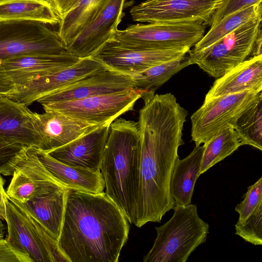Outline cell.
Returning a JSON list of instances; mask_svg holds the SVG:
<instances>
[{
    "label": "cell",
    "mask_w": 262,
    "mask_h": 262,
    "mask_svg": "<svg viewBox=\"0 0 262 262\" xmlns=\"http://www.w3.org/2000/svg\"><path fill=\"white\" fill-rule=\"evenodd\" d=\"M206 27L203 23L194 21L136 24L118 29L113 39L144 48H191L203 37Z\"/></svg>",
    "instance_id": "8"
},
{
    "label": "cell",
    "mask_w": 262,
    "mask_h": 262,
    "mask_svg": "<svg viewBox=\"0 0 262 262\" xmlns=\"http://www.w3.org/2000/svg\"><path fill=\"white\" fill-rule=\"evenodd\" d=\"M262 31L258 33L253 44L252 52L250 57H255L262 55ZM249 57V58H250Z\"/></svg>",
    "instance_id": "39"
},
{
    "label": "cell",
    "mask_w": 262,
    "mask_h": 262,
    "mask_svg": "<svg viewBox=\"0 0 262 262\" xmlns=\"http://www.w3.org/2000/svg\"><path fill=\"white\" fill-rule=\"evenodd\" d=\"M5 226L0 220V238H3L5 233Z\"/></svg>",
    "instance_id": "40"
},
{
    "label": "cell",
    "mask_w": 262,
    "mask_h": 262,
    "mask_svg": "<svg viewBox=\"0 0 262 262\" xmlns=\"http://www.w3.org/2000/svg\"><path fill=\"white\" fill-rule=\"evenodd\" d=\"M66 50L57 32L34 21H0V62L28 54H57Z\"/></svg>",
    "instance_id": "9"
},
{
    "label": "cell",
    "mask_w": 262,
    "mask_h": 262,
    "mask_svg": "<svg viewBox=\"0 0 262 262\" xmlns=\"http://www.w3.org/2000/svg\"><path fill=\"white\" fill-rule=\"evenodd\" d=\"M79 59L65 50L57 54L19 55L3 60L0 64L16 87L71 67Z\"/></svg>",
    "instance_id": "18"
},
{
    "label": "cell",
    "mask_w": 262,
    "mask_h": 262,
    "mask_svg": "<svg viewBox=\"0 0 262 262\" xmlns=\"http://www.w3.org/2000/svg\"><path fill=\"white\" fill-rule=\"evenodd\" d=\"M261 0H223L210 19L209 26L216 24L226 16Z\"/></svg>",
    "instance_id": "34"
},
{
    "label": "cell",
    "mask_w": 262,
    "mask_h": 262,
    "mask_svg": "<svg viewBox=\"0 0 262 262\" xmlns=\"http://www.w3.org/2000/svg\"><path fill=\"white\" fill-rule=\"evenodd\" d=\"M4 183L5 181L0 173V219L5 221L6 219L5 201L7 195L4 188Z\"/></svg>",
    "instance_id": "38"
},
{
    "label": "cell",
    "mask_w": 262,
    "mask_h": 262,
    "mask_svg": "<svg viewBox=\"0 0 262 262\" xmlns=\"http://www.w3.org/2000/svg\"><path fill=\"white\" fill-rule=\"evenodd\" d=\"M48 152L64 146L89 131L106 123H92L71 117L60 112L46 110L34 112Z\"/></svg>",
    "instance_id": "20"
},
{
    "label": "cell",
    "mask_w": 262,
    "mask_h": 262,
    "mask_svg": "<svg viewBox=\"0 0 262 262\" xmlns=\"http://www.w3.org/2000/svg\"><path fill=\"white\" fill-rule=\"evenodd\" d=\"M262 16V0L236 11L210 27V30L194 46L191 51H201L230 33L239 26Z\"/></svg>",
    "instance_id": "28"
},
{
    "label": "cell",
    "mask_w": 262,
    "mask_h": 262,
    "mask_svg": "<svg viewBox=\"0 0 262 262\" xmlns=\"http://www.w3.org/2000/svg\"><path fill=\"white\" fill-rule=\"evenodd\" d=\"M105 68L93 57L80 59L74 65L16 86L6 96L28 106Z\"/></svg>",
    "instance_id": "13"
},
{
    "label": "cell",
    "mask_w": 262,
    "mask_h": 262,
    "mask_svg": "<svg viewBox=\"0 0 262 262\" xmlns=\"http://www.w3.org/2000/svg\"><path fill=\"white\" fill-rule=\"evenodd\" d=\"M235 234L254 245H262V202L242 225H235Z\"/></svg>",
    "instance_id": "31"
},
{
    "label": "cell",
    "mask_w": 262,
    "mask_h": 262,
    "mask_svg": "<svg viewBox=\"0 0 262 262\" xmlns=\"http://www.w3.org/2000/svg\"><path fill=\"white\" fill-rule=\"evenodd\" d=\"M25 20L58 25L60 19L48 0L0 1V21Z\"/></svg>",
    "instance_id": "26"
},
{
    "label": "cell",
    "mask_w": 262,
    "mask_h": 262,
    "mask_svg": "<svg viewBox=\"0 0 262 262\" xmlns=\"http://www.w3.org/2000/svg\"><path fill=\"white\" fill-rule=\"evenodd\" d=\"M234 128L243 145L262 150V97L242 114Z\"/></svg>",
    "instance_id": "30"
},
{
    "label": "cell",
    "mask_w": 262,
    "mask_h": 262,
    "mask_svg": "<svg viewBox=\"0 0 262 262\" xmlns=\"http://www.w3.org/2000/svg\"><path fill=\"white\" fill-rule=\"evenodd\" d=\"M261 97L262 91L248 90L204 101L190 117L191 136L195 145L230 126L234 127L242 114Z\"/></svg>",
    "instance_id": "7"
},
{
    "label": "cell",
    "mask_w": 262,
    "mask_h": 262,
    "mask_svg": "<svg viewBox=\"0 0 262 262\" xmlns=\"http://www.w3.org/2000/svg\"><path fill=\"white\" fill-rule=\"evenodd\" d=\"M125 0H111L66 47L79 59L94 56L113 39L124 15Z\"/></svg>",
    "instance_id": "14"
},
{
    "label": "cell",
    "mask_w": 262,
    "mask_h": 262,
    "mask_svg": "<svg viewBox=\"0 0 262 262\" xmlns=\"http://www.w3.org/2000/svg\"><path fill=\"white\" fill-rule=\"evenodd\" d=\"M140 155L138 122L115 119L110 125L100 170L104 192L133 224L139 195Z\"/></svg>",
    "instance_id": "3"
},
{
    "label": "cell",
    "mask_w": 262,
    "mask_h": 262,
    "mask_svg": "<svg viewBox=\"0 0 262 262\" xmlns=\"http://www.w3.org/2000/svg\"><path fill=\"white\" fill-rule=\"evenodd\" d=\"M12 176L6 192L8 198L16 204H23L60 183L42 165L33 147L24 151Z\"/></svg>",
    "instance_id": "15"
},
{
    "label": "cell",
    "mask_w": 262,
    "mask_h": 262,
    "mask_svg": "<svg viewBox=\"0 0 262 262\" xmlns=\"http://www.w3.org/2000/svg\"><path fill=\"white\" fill-rule=\"evenodd\" d=\"M8 241L33 262H69L46 229L8 197L5 201Z\"/></svg>",
    "instance_id": "6"
},
{
    "label": "cell",
    "mask_w": 262,
    "mask_h": 262,
    "mask_svg": "<svg viewBox=\"0 0 262 262\" xmlns=\"http://www.w3.org/2000/svg\"><path fill=\"white\" fill-rule=\"evenodd\" d=\"M141 95L134 89L81 99L42 104L45 111L60 112L71 117L92 123H111L126 112L134 110Z\"/></svg>",
    "instance_id": "10"
},
{
    "label": "cell",
    "mask_w": 262,
    "mask_h": 262,
    "mask_svg": "<svg viewBox=\"0 0 262 262\" xmlns=\"http://www.w3.org/2000/svg\"><path fill=\"white\" fill-rule=\"evenodd\" d=\"M69 189L58 183L23 204H15L36 219L58 241L63 223Z\"/></svg>",
    "instance_id": "21"
},
{
    "label": "cell",
    "mask_w": 262,
    "mask_h": 262,
    "mask_svg": "<svg viewBox=\"0 0 262 262\" xmlns=\"http://www.w3.org/2000/svg\"><path fill=\"white\" fill-rule=\"evenodd\" d=\"M128 222L105 192L69 188L58 246L69 262H117L128 239Z\"/></svg>",
    "instance_id": "2"
},
{
    "label": "cell",
    "mask_w": 262,
    "mask_h": 262,
    "mask_svg": "<svg viewBox=\"0 0 262 262\" xmlns=\"http://www.w3.org/2000/svg\"><path fill=\"white\" fill-rule=\"evenodd\" d=\"M78 0H48L60 20L74 6Z\"/></svg>",
    "instance_id": "36"
},
{
    "label": "cell",
    "mask_w": 262,
    "mask_h": 262,
    "mask_svg": "<svg viewBox=\"0 0 262 262\" xmlns=\"http://www.w3.org/2000/svg\"><path fill=\"white\" fill-rule=\"evenodd\" d=\"M130 78L106 68L100 70L62 89L44 96L37 102L48 103L72 101L134 89Z\"/></svg>",
    "instance_id": "16"
},
{
    "label": "cell",
    "mask_w": 262,
    "mask_h": 262,
    "mask_svg": "<svg viewBox=\"0 0 262 262\" xmlns=\"http://www.w3.org/2000/svg\"><path fill=\"white\" fill-rule=\"evenodd\" d=\"M111 0H78L60 20L57 31L65 48Z\"/></svg>",
    "instance_id": "27"
},
{
    "label": "cell",
    "mask_w": 262,
    "mask_h": 262,
    "mask_svg": "<svg viewBox=\"0 0 262 262\" xmlns=\"http://www.w3.org/2000/svg\"><path fill=\"white\" fill-rule=\"evenodd\" d=\"M243 145L232 126H230L213 136L203 144L200 176L222 161Z\"/></svg>",
    "instance_id": "29"
},
{
    "label": "cell",
    "mask_w": 262,
    "mask_h": 262,
    "mask_svg": "<svg viewBox=\"0 0 262 262\" xmlns=\"http://www.w3.org/2000/svg\"><path fill=\"white\" fill-rule=\"evenodd\" d=\"M187 54L141 71L124 74L130 78L134 89L140 93L144 101L152 97L156 91L173 76L192 64Z\"/></svg>",
    "instance_id": "25"
},
{
    "label": "cell",
    "mask_w": 262,
    "mask_h": 262,
    "mask_svg": "<svg viewBox=\"0 0 262 262\" xmlns=\"http://www.w3.org/2000/svg\"><path fill=\"white\" fill-rule=\"evenodd\" d=\"M139 113L141 155L139 195L134 225L160 222L175 202L169 189L171 176L184 144L187 111L171 93L155 94L144 101Z\"/></svg>",
    "instance_id": "1"
},
{
    "label": "cell",
    "mask_w": 262,
    "mask_h": 262,
    "mask_svg": "<svg viewBox=\"0 0 262 262\" xmlns=\"http://www.w3.org/2000/svg\"><path fill=\"white\" fill-rule=\"evenodd\" d=\"M27 148L0 138V173L12 175L17 162Z\"/></svg>",
    "instance_id": "32"
},
{
    "label": "cell",
    "mask_w": 262,
    "mask_h": 262,
    "mask_svg": "<svg viewBox=\"0 0 262 262\" xmlns=\"http://www.w3.org/2000/svg\"><path fill=\"white\" fill-rule=\"evenodd\" d=\"M260 202H262V177L248 187L244 200L235 207V210L239 214L236 225L244 223Z\"/></svg>",
    "instance_id": "33"
},
{
    "label": "cell",
    "mask_w": 262,
    "mask_h": 262,
    "mask_svg": "<svg viewBox=\"0 0 262 262\" xmlns=\"http://www.w3.org/2000/svg\"><path fill=\"white\" fill-rule=\"evenodd\" d=\"M0 1H2V0H0Z\"/></svg>",
    "instance_id": "41"
},
{
    "label": "cell",
    "mask_w": 262,
    "mask_h": 262,
    "mask_svg": "<svg viewBox=\"0 0 262 262\" xmlns=\"http://www.w3.org/2000/svg\"><path fill=\"white\" fill-rule=\"evenodd\" d=\"M171 219L155 227L157 236L144 262H185L209 232V224L199 217L196 205H175Z\"/></svg>",
    "instance_id": "4"
},
{
    "label": "cell",
    "mask_w": 262,
    "mask_h": 262,
    "mask_svg": "<svg viewBox=\"0 0 262 262\" xmlns=\"http://www.w3.org/2000/svg\"><path fill=\"white\" fill-rule=\"evenodd\" d=\"M261 21L262 16L253 19L201 51L190 50L187 54L192 64L214 78L222 77L250 57Z\"/></svg>",
    "instance_id": "5"
},
{
    "label": "cell",
    "mask_w": 262,
    "mask_h": 262,
    "mask_svg": "<svg viewBox=\"0 0 262 262\" xmlns=\"http://www.w3.org/2000/svg\"><path fill=\"white\" fill-rule=\"evenodd\" d=\"M14 88V83L0 64V97L6 96Z\"/></svg>",
    "instance_id": "37"
},
{
    "label": "cell",
    "mask_w": 262,
    "mask_h": 262,
    "mask_svg": "<svg viewBox=\"0 0 262 262\" xmlns=\"http://www.w3.org/2000/svg\"><path fill=\"white\" fill-rule=\"evenodd\" d=\"M248 90L262 91V55L248 58L216 78L204 101Z\"/></svg>",
    "instance_id": "23"
},
{
    "label": "cell",
    "mask_w": 262,
    "mask_h": 262,
    "mask_svg": "<svg viewBox=\"0 0 262 262\" xmlns=\"http://www.w3.org/2000/svg\"><path fill=\"white\" fill-rule=\"evenodd\" d=\"M223 0H146L129 11L141 23L200 22L209 25Z\"/></svg>",
    "instance_id": "11"
},
{
    "label": "cell",
    "mask_w": 262,
    "mask_h": 262,
    "mask_svg": "<svg viewBox=\"0 0 262 262\" xmlns=\"http://www.w3.org/2000/svg\"><path fill=\"white\" fill-rule=\"evenodd\" d=\"M37 157L47 171L58 182L70 189L99 193L104 192L105 184L100 169H92L63 164L37 148Z\"/></svg>",
    "instance_id": "22"
},
{
    "label": "cell",
    "mask_w": 262,
    "mask_h": 262,
    "mask_svg": "<svg viewBox=\"0 0 262 262\" xmlns=\"http://www.w3.org/2000/svg\"><path fill=\"white\" fill-rule=\"evenodd\" d=\"M191 48H144L129 46L113 39L106 43L94 56L105 68L128 74L186 55Z\"/></svg>",
    "instance_id": "12"
},
{
    "label": "cell",
    "mask_w": 262,
    "mask_h": 262,
    "mask_svg": "<svg viewBox=\"0 0 262 262\" xmlns=\"http://www.w3.org/2000/svg\"><path fill=\"white\" fill-rule=\"evenodd\" d=\"M111 123L103 124L68 144L47 152L68 165L100 169Z\"/></svg>",
    "instance_id": "19"
},
{
    "label": "cell",
    "mask_w": 262,
    "mask_h": 262,
    "mask_svg": "<svg viewBox=\"0 0 262 262\" xmlns=\"http://www.w3.org/2000/svg\"><path fill=\"white\" fill-rule=\"evenodd\" d=\"M0 262H33L27 254L15 248L6 238H0Z\"/></svg>",
    "instance_id": "35"
},
{
    "label": "cell",
    "mask_w": 262,
    "mask_h": 262,
    "mask_svg": "<svg viewBox=\"0 0 262 262\" xmlns=\"http://www.w3.org/2000/svg\"><path fill=\"white\" fill-rule=\"evenodd\" d=\"M0 138L27 147L44 150L34 112L7 96L0 97Z\"/></svg>",
    "instance_id": "17"
},
{
    "label": "cell",
    "mask_w": 262,
    "mask_h": 262,
    "mask_svg": "<svg viewBox=\"0 0 262 262\" xmlns=\"http://www.w3.org/2000/svg\"><path fill=\"white\" fill-rule=\"evenodd\" d=\"M204 146L195 145L184 159L176 161L171 176L169 189L175 205L187 206L191 204L193 190L200 176Z\"/></svg>",
    "instance_id": "24"
}]
</instances>
